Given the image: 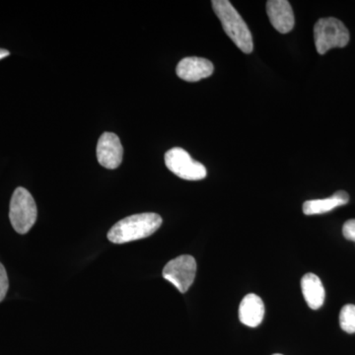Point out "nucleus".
I'll use <instances>...</instances> for the list:
<instances>
[{
  "instance_id": "1",
  "label": "nucleus",
  "mask_w": 355,
  "mask_h": 355,
  "mask_svg": "<svg viewBox=\"0 0 355 355\" xmlns=\"http://www.w3.org/2000/svg\"><path fill=\"white\" fill-rule=\"evenodd\" d=\"M162 224V218L157 214H135L121 219L110 229L108 239L114 244L144 239L155 233Z\"/></svg>"
},
{
  "instance_id": "2",
  "label": "nucleus",
  "mask_w": 355,
  "mask_h": 355,
  "mask_svg": "<svg viewBox=\"0 0 355 355\" xmlns=\"http://www.w3.org/2000/svg\"><path fill=\"white\" fill-rule=\"evenodd\" d=\"M211 4L229 38L243 53H251L254 50L253 36L234 6L228 0H214Z\"/></svg>"
},
{
  "instance_id": "3",
  "label": "nucleus",
  "mask_w": 355,
  "mask_h": 355,
  "mask_svg": "<svg viewBox=\"0 0 355 355\" xmlns=\"http://www.w3.org/2000/svg\"><path fill=\"white\" fill-rule=\"evenodd\" d=\"M38 216L36 202L29 191L19 187L14 191L9 207V219L16 232L26 234L36 223Z\"/></svg>"
},
{
  "instance_id": "4",
  "label": "nucleus",
  "mask_w": 355,
  "mask_h": 355,
  "mask_svg": "<svg viewBox=\"0 0 355 355\" xmlns=\"http://www.w3.org/2000/svg\"><path fill=\"white\" fill-rule=\"evenodd\" d=\"M349 32L336 18H322L314 26L315 46L320 55L334 48H345L349 44Z\"/></svg>"
},
{
  "instance_id": "5",
  "label": "nucleus",
  "mask_w": 355,
  "mask_h": 355,
  "mask_svg": "<svg viewBox=\"0 0 355 355\" xmlns=\"http://www.w3.org/2000/svg\"><path fill=\"white\" fill-rule=\"evenodd\" d=\"M165 164L173 174L187 181H200L207 175V168L193 160L181 147H174L166 153Z\"/></svg>"
},
{
  "instance_id": "6",
  "label": "nucleus",
  "mask_w": 355,
  "mask_h": 355,
  "mask_svg": "<svg viewBox=\"0 0 355 355\" xmlns=\"http://www.w3.org/2000/svg\"><path fill=\"white\" fill-rule=\"evenodd\" d=\"M197 275V261L189 254L178 257L170 261L163 268V277L181 293L190 289Z\"/></svg>"
},
{
  "instance_id": "7",
  "label": "nucleus",
  "mask_w": 355,
  "mask_h": 355,
  "mask_svg": "<svg viewBox=\"0 0 355 355\" xmlns=\"http://www.w3.org/2000/svg\"><path fill=\"white\" fill-rule=\"evenodd\" d=\"M97 159L99 164L106 169H116L123 161V148L118 135L104 132L98 140Z\"/></svg>"
},
{
  "instance_id": "8",
  "label": "nucleus",
  "mask_w": 355,
  "mask_h": 355,
  "mask_svg": "<svg viewBox=\"0 0 355 355\" xmlns=\"http://www.w3.org/2000/svg\"><path fill=\"white\" fill-rule=\"evenodd\" d=\"M214 65L207 58H184L177 65L176 73L187 83H198L212 76Z\"/></svg>"
},
{
  "instance_id": "9",
  "label": "nucleus",
  "mask_w": 355,
  "mask_h": 355,
  "mask_svg": "<svg viewBox=\"0 0 355 355\" xmlns=\"http://www.w3.org/2000/svg\"><path fill=\"white\" fill-rule=\"evenodd\" d=\"M266 13L277 31L287 34L295 25L293 10L287 0H270L266 2Z\"/></svg>"
},
{
  "instance_id": "10",
  "label": "nucleus",
  "mask_w": 355,
  "mask_h": 355,
  "mask_svg": "<svg viewBox=\"0 0 355 355\" xmlns=\"http://www.w3.org/2000/svg\"><path fill=\"white\" fill-rule=\"evenodd\" d=\"M265 305L256 294H248L243 298L239 307V319L242 324L250 328H256L263 322Z\"/></svg>"
},
{
  "instance_id": "11",
  "label": "nucleus",
  "mask_w": 355,
  "mask_h": 355,
  "mask_svg": "<svg viewBox=\"0 0 355 355\" xmlns=\"http://www.w3.org/2000/svg\"><path fill=\"white\" fill-rule=\"evenodd\" d=\"M301 288L306 303L313 310H318L323 306L326 292L319 277L314 273H306L301 279Z\"/></svg>"
},
{
  "instance_id": "12",
  "label": "nucleus",
  "mask_w": 355,
  "mask_h": 355,
  "mask_svg": "<svg viewBox=\"0 0 355 355\" xmlns=\"http://www.w3.org/2000/svg\"><path fill=\"white\" fill-rule=\"evenodd\" d=\"M349 202V193L345 191H338L330 198L307 200L303 205L302 209L306 216H316V214H327L336 207L347 205Z\"/></svg>"
},
{
  "instance_id": "13",
  "label": "nucleus",
  "mask_w": 355,
  "mask_h": 355,
  "mask_svg": "<svg viewBox=\"0 0 355 355\" xmlns=\"http://www.w3.org/2000/svg\"><path fill=\"white\" fill-rule=\"evenodd\" d=\"M340 328L347 334L355 333V305L343 306L340 313Z\"/></svg>"
},
{
  "instance_id": "14",
  "label": "nucleus",
  "mask_w": 355,
  "mask_h": 355,
  "mask_svg": "<svg viewBox=\"0 0 355 355\" xmlns=\"http://www.w3.org/2000/svg\"><path fill=\"white\" fill-rule=\"evenodd\" d=\"M8 287L9 282L6 268L0 263V302L6 298Z\"/></svg>"
},
{
  "instance_id": "15",
  "label": "nucleus",
  "mask_w": 355,
  "mask_h": 355,
  "mask_svg": "<svg viewBox=\"0 0 355 355\" xmlns=\"http://www.w3.org/2000/svg\"><path fill=\"white\" fill-rule=\"evenodd\" d=\"M343 234L345 239L355 242V219L345 222L343 227Z\"/></svg>"
},
{
  "instance_id": "16",
  "label": "nucleus",
  "mask_w": 355,
  "mask_h": 355,
  "mask_svg": "<svg viewBox=\"0 0 355 355\" xmlns=\"http://www.w3.org/2000/svg\"><path fill=\"white\" fill-rule=\"evenodd\" d=\"M10 55V51L4 50V49H0V60H3Z\"/></svg>"
},
{
  "instance_id": "17",
  "label": "nucleus",
  "mask_w": 355,
  "mask_h": 355,
  "mask_svg": "<svg viewBox=\"0 0 355 355\" xmlns=\"http://www.w3.org/2000/svg\"><path fill=\"white\" fill-rule=\"evenodd\" d=\"M272 355H282V354H272Z\"/></svg>"
}]
</instances>
